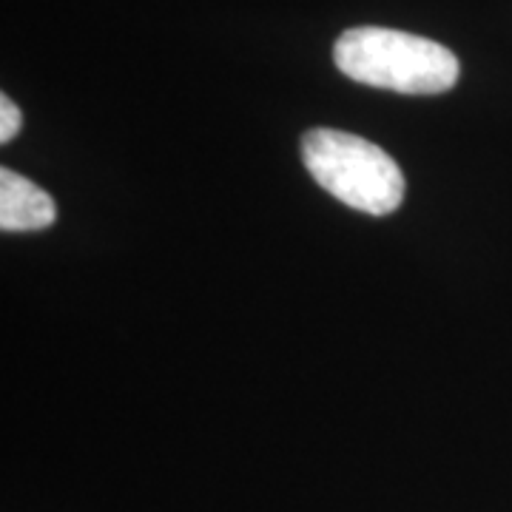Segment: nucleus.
I'll return each instance as SVG.
<instances>
[{
  "instance_id": "nucleus-3",
  "label": "nucleus",
  "mask_w": 512,
  "mask_h": 512,
  "mask_svg": "<svg viewBox=\"0 0 512 512\" xmlns=\"http://www.w3.org/2000/svg\"><path fill=\"white\" fill-rule=\"evenodd\" d=\"M55 220L57 205L49 191H43L18 171H0V228L6 234L43 231Z\"/></svg>"
},
{
  "instance_id": "nucleus-4",
  "label": "nucleus",
  "mask_w": 512,
  "mask_h": 512,
  "mask_svg": "<svg viewBox=\"0 0 512 512\" xmlns=\"http://www.w3.org/2000/svg\"><path fill=\"white\" fill-rule=\"evenodd\" d=\"M23 126V114L20 109L3 94L0 97V143H9V140H15V134Z\"/></svg>"
},
{
  "instance_id": "nucleus-2",
  "label": "nucleus",
  "mask_w": 512,
  "mask_h": 512,
  "mask_svg": "<svg viewBox=\"0 0 512 512\" xmlns=\"http://www.w3.org/2000/svg\"><path fill=\"white\" fill-rule=\"evenodd\" d=\"M302 163L316 183L353 211L387 217L404 200L402 168L359 134L313 128L302 137Z\"/></svg>"
},
{
  "instance_id": "nucleus-1",
  "label": "nucleus",
  "mask_w": 512,
  "mask_h": 512,
  "mask_svg": "<svg viewBox=\"0 0 512 512\" xmlns=\"http://www.w3.org/2000/svg\"><path fill=\"white\" fill-rule=\"evenodd\" d=\"M333 60L350 80L399 94H444L458 80V60L447 46L382 26L348 29Z\"/></svg>"
}]
</instances>
